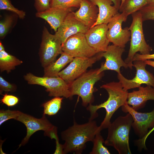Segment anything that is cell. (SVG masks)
I'll list each match as a JSON object with an SVG mask.
<instances>
[{"instance_id":"1","label":"cell","mask_w":154,"mask_h":154,"mask_svg":"<svg viewBox=\"0 0 154 154\" xmlns=\"http://www.w3.org/2000/svg\"><path fill=\"white\" fill-rule=\"evenodd\" d=\"M100 131L94 120H89L82 124H78L74 120L72 125L61 132L62 139L64 141L62 145V154H81L86 147V143L93 142L96 133Z\"/></svg>"},{"instance_id":"2","label":"cell","mask_w":154,"mask_h":154,"mask_svg":"<svg viewBox=\"0 0 154 154\" xmlns=\"http://www.w3.org/2000/svg\"><path fill=\"white\" fill-rule=\"evenodd\" d=\"M108 92V97L106 101L100 104L89 105L86 109L90 114L89 120H92L98 117L97 112L99 109L103 108L106 111V114L104 120L99 126L101 131L108 128L111 123L110 119L114 113L120 107L127 103L128 97V91L125 90L120 82H113L103 84L100 87Z\"/></svg>"},{"instance_id":"3","label":"cell","mask_w":154,"mask_h":154,"mask_svg":"<svg viewBox=\"0 0 154 154\" xmlns=\"http://www.w3.org/2000/svg\"><path fill=\"white\" fill-rule=\"evenodd\" d=\"M133 121L128 113L124 116L118 117L108 127L106 145L113 147L119 154H131L129 144V137Z\"/></svg>"},{"instance_id":"4","label":"cell","mask_w":154,"mask_h":154,"mask_svg":"<svg viewBox=\"0 0 154 154\" xmlns=\"http://www.w3.org/2000/svg\"><path fill=\"white\" fill-rule=\"evenodd\" d=\"M132 20L129 27L131 32L130 48L127 58L125 62L131 69L133 66V59L137 52L140 54H150L152 48L146 42L143 28L141 15L139 11L131 14Z\"/></svg>"},{"instance_id":"5","label":"cell","mask_w":154,"mask_h":154,"mask_svg":"<svg viewBox=\"0 0 154 154\" xmlns=\"http://www.w3.org/2000/svg\"><path fill=\"white\" fill-rule=\"evenodd\" d=\"M98 70L97 69L86 71L68 84L71 97L75 95L80 96L84 107L92 104L94 100V86L103 75V72L98 74Z\"/></svg>"},{"instance_id":"6","label":"cell","mask_w":154,"mask_h":154,"mask_svg":"<svg viewBox=\"0 0 154 154\" xmlns=\"http://www.w3.org/2000/svg\"><path fill=\"white\" fill-rule=\"evenodd\" d=\"M16 120L24 124L27 129L26 135L19 145L18 148L27 144L31 135L39 130L43 131L44 135L52 139L58 138L57 127L50 122L44 114H43L40 118H37L21 112Z\"/></svg>"},{"instance_id":"7","label":"cell","mask_w":154,"mask_h":154,"mask_svg":"<svg viewBox=\"0 0 154 154\" xmlns=\"http://www.w3.org/2000/svg\"><path fill=\"white\" fill-rule=\"evenodd\" d=\"M24 78L29 84L44 87L50 96L72 98L68 84L59 76L41 77L28 73L24 76Z\"/></svg>"},{"instance_id":"8","label":"cell","mask_w":154,"mask_h":154,"mask_svg":"<svg viewBox=\"0 0 154 154\" xmlns=\"http://www.w3.org/2000/svg\"><path fill=\"white\" fill-rule=\"evenodd\" d=\"M63 52L62 43L60 39L55 34L50 33L44 27L39 52L42 66L44 68L51 64Z\"/></svg>"},{"instance_id":"9","label":"cell","mask_w":154,"mask_h":154,"mask_svg":"<svg viewBox=\"0 0 154 154\" xmlns=\"http://www.w3.org/2000/svg\"><path fill=\"white\" fill-rule=\"evenodd\" d=\"M128 16L123 13H118L107 24V35L110 42L116 46L125 48L130 40L131 32L129 27L123 29L122 23L125 22Z\"/></svg>"},{"instance_id":"10","label":"cell","mask_w":154,"mask_h":154,"mask_svg":"<svg viewBox=\"0 0 154 154\" xmlns=\"http://www.w3.org/2000/svg\"><path fill=\"white\" fill-rule=\"evenodd\" d=\"M62 49L74 58H90L98 53L89 44L85 34L81 33L68 38L62 44Z\"/></svg>"},{"instance_id":"11","label":"cell","mask_w":154,"mask_h":154,"mask_svg":"<svg viewBox=\"0 0 154 154\" xmlns=\"http://www.w3.org/2000/svg\"><path fill=\"white\" fill-rule=\"evenodd\" d=\"M101 52L90 58L75 57L65 69L58 74V76L63 79L68 84L81 76L102 57Z\"/></svg>"},{"instance_id":"12","label":"cell","mask_w":154,"mask_h":154,"mask_svg":"<svg viewBox=\"0 0 154 154\" xmlns=\"http://www.w3.org/2000/svg\"><path fill=\"white\" fill-rule=\"evenodd\" d=\"M133 66L136 69L135 77L131 79L125 78L121 73L117 74V78L123 88L125 90L139 88L142 84H145L154 88V76L146 69L144 60H136L133 62Z\"/></svg>"},{"instance_id":"13","label":"cell","mask_w":154,"mask_h":154,"mask_svg":"<svg viewBox=\"0 0 154 154\" xmlns=\"http://www.w3.org/2000/svg\"><path fill=\"white\" fill-rule=\"evenodd\" d=\"M121 109L123 112L129 113L132 116L133 121L132 127L139 138L143 137L148 132V129L154 126V109L149 112H139L127 103L121 106Z\"/></svg>"},{"instance_id":"14","label":"cell","mask_w":154,"mask_h":154,"mask_svg":"<svg viewBox=\"0 0 154 154\" xmlns=\"http://www.w3.org/2000/svg\"><path fill=\"white\" fill-rule=\"evenodd\" d=\"M125 50L113 44L109 45L106 51L101 52L102 57L105 59V62L98 69L97 73L99 74L106 70H112L120 73V68L123 67H129L128 65L122 58V55Z\"/></svg>"},{"instance_id":"15","label":"cell","mask_w":154,"mask_h":154,"mask_svg":"<svg viewBox=\"0 0 154 154\" xmlns=\"http://www.w3.org/2000/svg\"><path fill=\"white\" fill-rule=\"evenodd\" d=\"M89 29L76 18L74 12L72 11L68 14L55 34L62 44L69 37L78 33L85 34Z\"/></svg>"},{"instance_id":"16","label":"cell","mask_w":154,"mask_h":154,"mask_svg":"<svg viewBox=\"0 0 154 154\" xmlns=\"http://www.w3.org/2000/svg\"><path fill=\"white\" fill-rule=\"evenodd\" d=\"M108 29L107 24H102L90 28L85 34L89 44L98 53L106 51L109 46Z\"/></svg>"},{"instance_id":"17","label":"cell","mask_w":154,"mask_h":154,"mask_svg":"<svg viewBox=\"0 0 154 154\" xmlns=\"http://www.w3.org/2000/svg\"><path fill=\"white\" fill-rule=\"evenodd\" d=\"M99 10L97 6L89 0H82L79 9L74 15L76 18L89 29L96 22Z\"/></svg>"},{"instance_id":"18","label":"cell","mask_w":154,"mask_h":154,"mask_svg":"<svg viewBox=\"0 0 154 154\" xmlns=\"http://www.w3.org/2000/svg\"><path fill=\"white\" fill-rule=\"evenodd\" d=\"M137 90L128 93L127 104L136 110L143 108L147 101L154 100V88L147 86H141Z\"/></svg>"},{"instance_id":"19","label":"cell","mask_w":154,"mask_h":154,"mask_svg":"<svg viewBox=\"0 0 154 154\" xmlns=\"http://www.w3.org/2000/svg\"><path fill=\"white\" fill-rule=\"evenodd\" d=\"M72 11L71 8L63 9L50 7L43 11L37 12L36 16L47 21L51 28L56 32L68 14Z\"/></svg>"},{"instance_id":"20","label":"cell","mask_w":154,"mask_h":154,"mask_svg":"<svg viewBox=\"0 0 154 154\" xmlns=\"http://www.w3.org/2000/svg\"><path fill=\"white\" fill-rule=\"evenodd\" d=\"M89 0L97 6L99 10L97 21L92 27L102 24H108L119 12V10L114 5H112L114 3L111 0Z\"/></svg>"},{"instance_id":"21","label":"cell","mask_w":154,"mask_h":154,"mask_svg":"<svg viewBox=\"0 0 154 154\" xmlns=\"http://www.w3.org/2000/svg\"><path fill=\"white\" fill-rule=\"evenodd\" d=\"M74 58L68 54L63 52L60 57L56 61L44 68L43 76L56 77L62 70L70 63Z\"/></svg>"},{"instance_id":"22","label":"cell","mask_w":154,"mask_h":154,"mask_svg":"<svg viewBox=\"0 0 154 154\" xmlns=\"http://www.w3.org/2000/svg\"><path fill=\"white\" fill-rule=\"evenodd\" d=\"M23 61L15 56L7 52L5 50L0 51V71H6L7 73L14 70Z\"/></svg>"},{"instance_id":"23","label":"cell","mask_w":154,"mask_h":154,"mask_svg":"<svg viewBox=\"0 0 154 154\" xmlns=\"http://www.w3.org/2000/svg\"><path fill=\"white\" fill-rule=\"evenodd\" d=\"M148 0H125L120 5L119 11L127 16L139 11L147 5Z\"/></svg>"},{"instance_id":"24","label":"cell","mask_w":154,"mask_h":154,"mask_svg":"<svg viewBox=\"0 0 154 154\" xmlns=\"http://www.w3.org/2000/svg\"><path fill=\"white\" fill-rule=\"evenodd\" d=\"M63 98L55 97L44 103L42 105L44 115L52 116L56 114L61 108Z\"/></svg>"},{"instance_id":"25","label":"cell","mask_w":154,"mask_h":154,"mask_svg":"<svg viewBox=\"0 0 154 154\" xmlns=\"http://www.w3.org/2000/svg\"><path fill=\"white\" fill-rule=\"evenodd\" d=\"M104 141L100 132L96 134L94 141L93 147L90 154H110V152L103 145Z\"/></svg>"},{"instance_id":"26","label":"cell","mask_w":154,"mask_h":154,"mask_svg":"<svg viewBox=\"0 0 154 154\" xmlns=\"http://www.w3.org/2000/svg\"><path fill=\"white\" fill-rule=\"evenodd\" d=\"M82 0H52L50 7H55L63 9L72 7L79 8Z\"/></svg>"},{"instance_id":"27","label":"cell","mask_w":154,"mask_h":154,"mask_svg":"<svg viewBox=\"0 0 154 154\" xmlns=\"http://www.w3.org/2000/svg\"><path fill=\"white\" fill-rule=\"evenodd\" d=\"M15 16L13 15H7L0 21V38L3 39L12 27L14 21Z\"/></svg>"},{"instance_id":"28","label":"cell","mask_w":154,"mask_h":154,"mask_svg":"<svg viewBox=\"0 0 154 154\" xmlns=\"http://www.w3.org/2000/svg\"><path fill=\"white\" fill-rule=\"evenodd\" d=\"M0 10L9 11L17 15L20 19H24L26 15L25 12L15 7L10 0H0Z\"/></svg>"},{"instance_id":"29","label":"cell","mask_w":154,"mask_h":154,"mask_svg":"<svg viewBox=\"0 0 154 154\" xmlns=\"http://www.w3.org/2000/svg\"><path fill=\"white\" fill-rule=\"evenodd\" d=\"M21 112L17 110H11L9 109L0 110V125L7 120L14 119H16Z\"/></svg>"},{"instance_id":"30","label":"cell","mask_w":154,"mask_h":154,"mask_svg":"<svg viewBox=\"0 0 154 154\" xmlns=\"http://www.w3.org/2000/svg\"><path fill=\"white\" fill-rule=\"evenodd\" d=\"M143 22L148 20H154V6L147 5L139 11Z\"/></svg>"},{"instance_id":"31","label":"cell","mask_w":154,"mask_h":154,"mask_svg":"<svg viewBox=\"0 0 154 154\" xmlns=\"http://www.w3.org/2000/svg\"><path fill=\"white\" fill-rule=\"evenodd\" d=\"M17 89L16 85L10 83L2 77L0 76V94H2L3 92H15Z\"/></svg>"},{"instance_id":"32","label":"cell","mask_w":154,"mask_h":154,"mask_svg":"<svg viewBox=\"0 0 154 154\" xmlns=\"http://www.w3.org/2000/svg\"><path fill=\"white\" fill-rule=\"evenodd\" d=\"M1 100V102L8 107H12L16 105L19 102V98L13 95L5 94Z\"/></svg>"},{"instance_id":"33","label":"cell","mask_w":154,"mask_h":154,"mask_svg":"<svg viewBox=\"0 0 154 154\" xmlns=\"http://www.w3.org/2000/svg\"><path fill=\"white\" fill-rule=\"evenodd\" d=\"M52 0H35L34 6L37 12L45 11L50 8Z\"/></svg>"},{"instance_id":"34","label":"cell","mask_w":154,"mask_h":154,"mask_svg":"<svg viewBox=\"0 0 154 154\" xmlns=\"http://www.w3.org/2000/svg\"><path fill=\"white\" fill-rule=\"evenodd\" d=\"M154 130V126L143 137L141 138H139L136 140L135 141V144L138 147V149L141 150L143 149H147L146 145V141L149 135Z\"/></svg>"},{"instance_id":"35","label":"cell","mask_w":154,"mask_h":154,"mask_svg":"<svg viewBox=\"0 0 154 154\" xmlns=\"http://www.w3.org/2000/svg\"><path fill=\"white\" fill-rule=\"evenodd\" d=\"M151 59L154 60V53L147 54L136 53L133 58V62L134 61L136 60H145Z\"/></svg>"},{"instance_id":"36","label":"cell","mask_w":154,"mask_h":154,"mask_svg":"<svg viewBox=\"0 0 154 154\" xmlns=\"http://www.w3.org/2000/svg\"><path fill=\"white\" fill-rule=\"evenodd\" d=\"M113 3L114 5L119 10L121 4V0H111Z\"/></svg>"},{"instance_id":"37","label":"cell","mask_w":154,"mask_h":154,"mask_svg":"<svg viewBox=\"0 0 154 154\" xmlns=\"http://www.w3.org/2000/svg\"><path fill=\"white\" fill-rule=\"evenodd\" d=\"M144 61L147 65H149L154 68V61L149 60H145Z\"/></svg>"},{"instance_id":"38","label":"cell","mask_w":154,"mask_h":154,"mask_svg":"<svg viewBox=\"0 0 154 154\" xmlns=\"http://www.w3.org/2000/svg\"><path fill=\"white\" fill-rule=\"evenodd\" d=\"M147 5L154 6V0H148Z\"/></svg>"},{"instance_id":"39","label":"cell","mask_w":154,"mask_h":154,"mask_svg":"<svg viewBox=\"0 0 154 154\" xmlns=\"http://www.w3.org/2000/svg\"><path fill=\"white\" fill-rule=\"evenodd\" d=\"M5 50V49L3 45L2 44L1 42H0V51Z\"/></svg>"},{"instance_id":"40","label":"cell","mask_w":154,"mask_h":154,"mask_svg":"<svg viewBox=\"0 0 154 154\" xmlns=\"http://www.w3.org/2000/svg\"><path fill=\"white\" fill-rule=\"evenodd\" d=\"M125 0H121V5H122L124 3Z\"/></svg>"}]
</instances>
